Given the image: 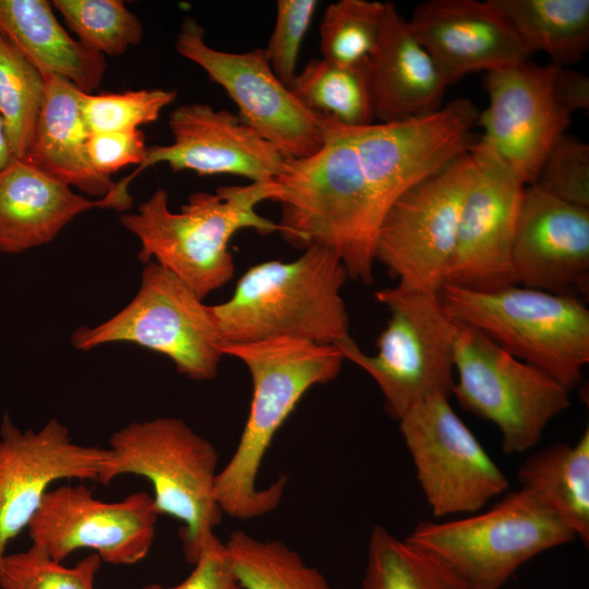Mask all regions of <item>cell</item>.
<instances>
[{"instance_id":"obj_1","label":"cell","mask_w":589,"mask_h":589,"mask_svg":"<svg viewBox=\"0 0 589 589\" xmlns=\"http://www.w3.org/2000/svg\"><path fill=\"white\" fill-rule=\"evenodd\" d=\"M221 350L245 364L253 393L238 446L218 470L215 496L223 514L256 518L275 509L285 492L286 478L268 488L256 484L273 437L312 386L337 377L345 358L335 345L292 338L224 344Z\"/></svg>"},{"instance_id":"obj_2","label":"cell","mask_w":589,"mask_h":589,"mask_svg":"<svg viewBox=\"0 0 589 589\" xmlns=\"http://www.w3.org/2000/svg\"><path fill=\"white\" fill-rule=\"evenodd\" d=\"M280 193L275 180L224 185L213 193L191 194L180 212H172L167 191L159 188L136 213H123L119 220L139 239L141 262L165 267L204 300L235 274L229 242L238 231H278L277 224L261 216L256 206L277 202Z\"/></svg>"},{"instance_id":"obj_3","label":"cell","mask_w":589,"mask_h":589,"mask_svg":"<svg viewBox=\"0 0 589 589\" xmlns=\"http://www.w3.org/2000/svg\"><path fill=\"white\" fill-rule=\"evenodd\" d=\"M348 278L339 257L320 247L292 262L250 267L231 298L212 305L224 344L292 338L336 346L351 338L340 294Z\"/></svg>"},{"instance_id":"obj_4","label":"cell","mask_w":589,"mask_h":589,"mask_svg":"<svg viewBox=\"0 0 589 589\" xmlns=\"http://www.w3.org/2000/svg\"><path fill=\"white\" fill-rule=\"evenodd\" d=\"M438 297L453 321L479 329L568 390L581 382L589 310L580 298L518 285L489 292L443 285Z\"/></svg>"},{"instance_id":"obj_5","label":"cell","mask_w":589,"mask_h":589,"mask_svg":"<svg viewBox=\"0 0 589 589\" xmlns=\"http://www.w3.org/2000/svg\"><path fill=\"white\" fill-rule=\"evenodd\" d=\"M109 449L112 460L105 484L123 474L147 479L159 514L183 524V553L194 564L223 517L215 496V446L183 420L158 417L119 429L109 440Z\"/></svg>"},{"instance_id":"obj_6","label":"cell","mask_w":589,"mask_h":589,"mask_svg":"<svg viewBox=\"0 0 589 589\" xmlns=\"http://www.w3.org/2000/svg\"><path fill=\"white\" fill-rule=\"evenodd\" d=\"M374 297L390 313L376 354H365L352 338L336 347L376 382L385 410L399 421L419 402L452 395L456 323L438 293L395 286L376 290Z\"/></svg>"},{"instance_id":"obj_7","label":"cell","mask_w":589,"mask_h":589,"mask_svg":"<svg viewBox=\"0 0 589 589\" xmlns=\"http://www.w3.org/2000/svg\"><path fill=\"white\" fill-rule=\"evenodd\" d=\"M575 539L543 501L520 488L485 513L419 522L406 540L440 560L472 589H500L524 563Z\"/></svg>"},{"instance_id":"obj_8","label":"cell","mask_w":589,"mask_h":589,"mask_svg":"<svg viewBox=\"0 0 589 589\" xmlns=\"http://www.w3.org/2000/svg\"><path fill=\"white\" fill-rule=\"evenodd\" d=\"M455 323L452 394L465 410L498 428L506 454L529 450L549 422L569 408V390L479 329Z\"/></svg>"},{"instance_id":"obj_9","label":"cell","mask_w":589,"mask_h":589,"mask_svg":"<svg viewBox=\"0 0 589 589\" xmlns=\"http://www.w3.org/2000/svg\"><path fill=\"white\" fill-rule=\"evenodd\" d=\"M71 341L83 351L133 342L168 357L192 381L215 378L224 357L212 305L153 261L144 266L140 289L125 308L97 326L76 328Z\"/></svg>"},{"instance_id":"obj_10","label":"cell","mask_w":589,"mask_h":589,"mask_svg":"<svg viewBox=\"0 0 589 589\" xmlns=\"http://www.w3.org/2000/svg\"><path fill=\"white\" fill-rule=\"evenodd\" d=\"M474 166L470 146L408 189L386 213L377 232L375 261L398 279L397 286L440 292Z\"/></svg>"},{"instance_id":"obj_11","label":"cell","mask_w":589,"mask_h":589,"mask_svg":"<svg viewBox=\"0 0 589 589\" xmlns=\"http://www.w3.org/2000/svg\"><path fill=\"white\" fill-rule=\"evenodd\" d=\"M399 425L434 516L477 513L509 486L448 397L436 395L419 402Z\"/></svg>"},{"instance_id":"obj_12","label":"cell","mask_w":589,"mask_h":589,"mask_svg":"<svg viewBox=\"0 0 589 589\" xmlns=\"http://www.w3.org/2000/svg\"><path fill=\"white\" fill-rule=\"evenodd\" d=\"M205 29L185 17L176 38L179 55L201 67L236 104L239 118L285 158H303L323 145L317 117L275 75L265 48L228 52L208 46Z\"/></svg>"},{"instance_id":"obj_13","label":"cell","mask_w":589,"mask_h":589,"mask_svg":"<svg viewBox=\"0 0 589 589\" xmlns=\"http://www.w3.org/2000/svg\"><path fill=\"white\" fill-rule=\"evenodd\" d=\"M159 516L146 492L105 502L84 484H65L45 494L27 530L32 544L57 562L89 549L103 562L133 565L151 551Z\"/></svg>"},{"instance_id":"obj_14","label":"cell","mask_w":589,"mask_h":589,"mask_svg":"<svg viewBox=\"0 0 589 589\" xmlns=\"http://www.w3.org/2000/svg\"><path fill=\"white\" fill-rule=\"evenodd\" d=\"M471 149L474 173L444 285L489 292L518 285L512 247L526 183L482 142H473Z\"/></svg>"},{"instance_id":"obj_15","label":"cell","mask_w":589,"mask_h":589,"mask_svg":"<svg viewBox=\"0 0 589 589\" xmlns=\"http://www.w3.org/2000/svg\"><path fill=\"white\" fill-rule=\"evenodd\" d=\"M111 460L109 448L73 442L57 418L37 431H22L4 413L0 425V556L27 529L55 482L77 479L105 484Z\"/></svg>"},{"instance_id":"obj_16","label":"cell","mask_w":589,"mask_h":589,"mask_svg":"<svg viewBox=\"0 0 589 589\" xmlns=\"http://www.w3.org/2000/svg\"><path fill=\"white\" fill-rule=\"evenodd\" d=\"M554 63L529 60L486 72L489 105L479 112V140L526 183L533 184L556 140L566 133L570 117L553 98Z\"/></svg>"},{"instance_id":"obj_17","label":"cell","mask_w":589,"mask_h":589,"mask_svg":"<svg viewBox=\"0 0 589 589\" xmlns=\"http://www.w3.org/2000/svg\"><path fill=\"white\" fill-rule=\"evenodd\" d=\"M172 142L147 147L145 159L120 183L128 188L142 170L167 164L172 171L233 175L251 182L275 180L285 157L238 115L202 103L177 107L169 116Z\"/></svg>"},{"instance_id":"obj_18","label":"cell","mask_w":589,"mask_h":589,"mask_svg":"<svg viewBox=\"0 0 589 589\" xmlns=\"http://www.w3.org/2000/svg\"><path fill=\"white\" fill-rule=\"evenodd\" d=\"M517 284L580 298L589 291V207L526 185L515 225Z\"/></svg>"},{"instance_id":"obj_19","label":"cell","mask_w":589,"mask_h":589,"mask_svg":"<svg viewBox=\"0 0 589 589\" xmlns=\"http://www.w3.org/2000/svg\"><path fill=\"white\" fill-rule=\"evenodd\" d=\"M408 23L447 86L469 73L489 72L531 56L489 0L424 1Z\"/></svg>"},{"instance_id":"obj_20","label":"cell","mask_w":589,"mask_h":589,"mask_svg":"<svg viewBox=\"0 0 589 589\" xmlns=\"http://www.w3.org/2000/svg\"><path fill=\"white\" fill-rule=\"evenodd\" d=\"M113 208L110 196L91 200L26 160L0 169V252L22 253L51 242L80 214Z\"/></svg>"},{"instance_id":"obj_21","label":"cell","mask_w":589,"mask_h":589,"mask_svg":"<svg viewBox=\"0 0 589 589\" xmlns=\"http://www.w3.org/2000/svg\"><path fill=\"white\" fill-rule=\"evenodd\" d=\"M369 70L378 122L410 120L442 108L447 85L392 2H387L382 37L369 59Z\"/></svg>"},{"instance_id":"obj_22","label":"cell","mask_w":589,"mask_h":589,"mask_svg":"<svg viewBox=\"0 0 589 589\" xmlns=\"http://www.w3.org/2000/svg\"><path fill=\"white\" fill-rule=\"evenodd\" d=\"M45 83L41 110L24 160L87 197L107 196L117 182L98 175L88 159L91 131L81 110L83 92L59 76H46Z\"/></svg>"},{"instance_id":"obj_23","label":"cell","mask_w":589,"mask_h":589,"mask_svg":"<svg viewBox=\"0 0 589 589\" xmlns=\"http://www.w3.org/2000/svg\"><path fill=\"white\" fill-rule=\"evenodd\" d=\"M0 33L46 76H59L84 93L96 91L105 56L74 39L46 0H0Z\"/></svg>"},{"instance_id":"obj_24","label":"cell","mask_w":589,"mask_h":589,"mask_svg":"<svg viewBox=\"0 0 589 589\" xmlns=\"http://www.w3.org/2000/svg\"><path fill=\"white\" fill-rule=\"evenodd\" d=\"M520 488L543 501L584 544L589 542V430L576 444L555 443L519 467Z\"/></svg>"},{"instance_id":"obj_25","label":"cell","mask_w":589,"mask_h":589,"mask_svg":"<svg viewBox=\"0 0 589 589\" xmlns=\"http://www.w3.org/2000/svg\"><path fill=\"white\" fill-rule=\"evenodd\" d=\"M532 53L565 67L589 49V0H489Z\"/></svg>"},{"instance_id":"obj_26","label":"cell","mask_w":589,"mask_h":589,"mask_svg":"<svg viewBox=\"0 0 589 589\" xmlns=\"http://www.w3.org/2000/svg\"><path fill=\"white\" fill-rule=\"evenodd\" d=\"M290 89L317 118L349 127L376 121L369 61L342 65L323 58L313 59L297 73Z\"/></svg>"},{"instance_id":"obj_27","label":"cell","mask_w":589,"mask_h":589,"mask_svg":"<svg viewBox=\"0 0 589 589\" xmlns=\"http://www.w3.org/2000/svg\"><path fill=\"white\" fill-rule=\"evenodd\" d=\"M361 589H472L440 560L376 525Z\"/></svg>"},{"instance_id":"obj_28","label":"cell","mask_w":589,"mask_h":589,"mask_svg":"<svg viewBox=\"0 0 589 589\" xmlns=\"http://www.w3.org/2000/svg\"><path fill=\"white\" fill-rule=\"evenodd\" d=\"M225 543L241 589H334L317 568L279 540L237 530Z\"/></svg>"},{"instance_id":"obj_29","label":"cell","mask_w":589,"mask_h":589,"mask_svg":"<svg viewBox=\"0 0 589 589\" xmlns=\"http://www.w3.org/2000/svg\"><path fill=\"white\" fill-rule=\"evenodd\" d=\"M45 76L0 33V115L15 159L28 154L45 97Z\"/></svg>"},{"instance_id":"obj_30","label":"cell","mask_w":589,"mask_h":589,"mask_svg":"<svg viewBox=\"0 0 589 589\" xmlns=\"http://www.w3.org/2000/svg\"><path fill=\"white\" fill-rule=\"evenodd\" d=\"M387 2L339 0L324 11L320 24L323 59L342 65L365 63L382 37Z\"/></svg>"},{"instance_id":"obj_31","label":"cell","mask_w":589,"mask_h":589,"mask_svg":"<svg viewBox=\"0 0 589 589\" xmlns=\"http://www.w3.org/2000/svg\"><path fill=\"white\" fill-rule=\"evenodd\" d=\"M67 26L86 47L121 56L141 43L143 26L121 0H53Z\"/></svg>"},{"instance_id":"obj_32","label":"cell","mask_w":589,"mask_h":589,"mask_svg":"<svg viewBox=\"0 0 589 589\" xmlns=\"http://www.w3.org/2000/svg\"><path fill=\"white\" fill-rule=\"evenodd\" d=\"M101 562L93 552L68 567L31 544L0 556V589H95Z\"/></svg>"},{"instance_id":"obj_33","label":"cell","mask_w":589,"mask_h":589,"mask_svg":"<svg viewBox=\"0 0 589 589\" xmlns=\"http://www.w3.org/2000/svg\"><path fill=\"white\" fill-rule=\"evenodd\" d=\"M177 98L175 89L82 93L81 110L91 133L140 129L156 121Z\"/></svg>"},{"instance_id":"obj_34","label":"cell","mask_w":589,"mask_h":589,"mask_svg":"<svg viewBox=\"0 0 589 589\" xmlns=\"http://www.w3.org/2000/svg\"><path fill=\"white\" fill-rule=\"evenodd\" d=\"M533 184L562 201L589 207V145L567 133L561 135Z\"/></svg>"},{"instance_id":"obj_35","label":"cell","mask_w":589,"mask_h":589,"mask_svg":"<svg viewBox=\"0 0 589 589\" xmlns=\"http://www.w3.org/2000/svg\"><path fill=\"white\" fill-rule=\"evenodd\" d=\"M316 0H278L274 28L265 48L269 64L288 88L297 75L301 44L313 20Z\"/></svg>"},{"instance_id":"obj_36","label":"cell","mask_w":589,"mask_h":589,"mask_svg":"<svg viewBox=\"0 0 589 589\" xmlns=\"http://www.w3.org/2000/svg\"><path fill=\"white\" fill-rule=\"evenodd\" d=\"M146 151L145 134L140 129L91 133L87 141L92 167L107 178L127 166L139 167Z\"/></svg>"},{"instance_id":"obj_37","label":"cell","mask_w":589,"mask_h":589,"mask_svg":"<svg viewBox=\"0 0 589 589\" xmlns=\"http://www.w3.org/2000/svg\"><path fill=\"white\" fill-rule=\"evenodd\" d=\"M142 589H241L226 543L216 534L202 548L194 568L180 584L166 587L151 584Z\"/></svg>"},{"instance_id":"obj_38","label":"cell","mask_w":589,"mask_h":589,"mask_svg":"<svg viewBox=\"0 0 589 589\" xmlns=\"http://www.w3.org/2000/svg\"><path fill=\"white\" fill-rule=\"evenodd\" d=\"M552 93L557 107L569 117L589 108V79L574 69L556 65Z\"/></svg>"},{"instance_id":"obj_39","label":"cell","mask_w":589,"mask_h":589,"mask_svg":"<svg viewBox=\"0 0 589 589\" xmlns=\"http://www.w3.org/2000/svg\"><path fill=\"white\" fill-rule=\"evenodd\" d=\"M13 158L5 125L0 115V169L5 167Z\"/></svg>"}]
</instances>
